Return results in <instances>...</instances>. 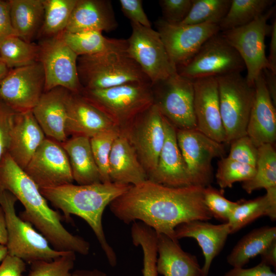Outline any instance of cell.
Returning <instances> with one entry per match:
<instances>
[{"instance_id":"cell-1","label":"cell","mask_w":276,"mask_h":276,"mask_svg":"<svg viewBox=\"0 0 276 276\" xmlns=\"http://www.w3.org/2000/svg\"><path fill=\"white\" fill-rule=\"evenodd\" d=\"M204 188L194 185L172 187L147 179L131 186L110 203L109 208L125 223L140 221L157 234L178 240L175 236L178 225L212 218L204 202Z\"/></svg>"},{"instance_id":"cell-2","label":"cell","mask_w":276,"mask_h":276,"mask_svg":"<svg viewBox=\"0 0 276 276\" xmlns=\"http://www.w3.org/2000/svg\"><path fill=\"white\" fill-rule=\"evenodd\" d=\"M0 191H8L15 196L25 208L19 217L34 226L55 250L89 254V243L63 226L62 216L49 206L37 185L8 153L0 162Z\"/></svg>"},{"instance_id":"cell-3","label":"cell","mask_w":276,"mask_h":276,"mask_svg":"<svg viewBox=\"0 0 276 276\" xmlns=\"http://www.w3.org/2000/svg\"><path fill=\"white\" fill-rule=\"evenodd\" d=\"M131 186L112 182L84 185L70 183L39 190L47 200L62 212L67 220L71 219V215H75L87 222L109 264L114 266L117 257L114 249L108 243L103 230V214L107 205Z\"/></svg>"},{"instance_id":"cell-4","label":"cell","mask_w":276,"mask_h":276,"mask_svg":"<svg viewBox=\"0 0 276 276\" xmlns=\"http://www.w3.org/2000/svg\"><path fill=\"white\" fill-rule=\"evenodd\" d=\"M77 66L79 81L84 89H105L133 83H151L126 50L80 56Z\"/></svg>"},{"instance_id":"cell-5","label":"cell","mask_w":276,"mask_h":276,"mask_svg":"<svg viewBox=\"0 0 276 276\" xmlns=\"http://www.w3.org/2000/svg\"><path fill=\"white\" fill-rule=\"evenodd\" d=\"M80 94L121 130L154 104L151 83H128L98 89L83 88Z\"/></svg>"},{"instance_id":"cell-6","label":"cell","mask_w":276,"mask_h":276,"mask_svg":"<svg viewBox=\"0 0 276 276\" xmlns=\"http://www.w3.org/2000/svg\"><path fill=\"white\" fill-rule=\"evenodd\" d=\"M17 199L8 191H0V206L5 217L8 255L31 263L39 260L51 261L67 252L53 248L45 238L33 226L17 216L15 209Z\"/></svg>"},{"instance_id":"cell-7","label":"cell","mask_w":276,"mask_h":276,"mask_svg":"<svg viewBox=\"0 0 276 276\" xmlns=\"http://www.w3.org/2000/svg\"><path fill=\"white\" fill-rule=\"evenodd\" d=\"M221 117L226 143L247 135L246 130L255 97V87L241 73L216 77Z\"/></svg>"},{"instance_id":"cell-8","label":"cell","mask_w":276,"mask_h":276,"mask_svg":"<svg viewBox=\"0 0 276 276\" xmlns=\"http://www.w3.org/2000/svg\"><path fill=\"white\" fill-rule=\"evenodd\" d=\"M154 104L178 129H197L194 109L193 80L177 72L151 84Z\"/></svg>"},{"instance_id":"cell-9","label":"cell","mask_w":276,"mask_h":276,"mask_svg":"<svg viewBox=\"0 0 276 276\" xmlns=\"http://www.w3.org/2000/svg\"><path fill=\"white\" fill-rule=\"evenodd\" d=\"M271 7L262 14L244 26L221 32L227 42L242 58L249 84L255 81L268 64L265 54V37L270 34L271 26L267 24L275 10Z\"/></svg>"},{"instance_id":"cell-10","label":"cell","mask_w":276,"mask_h":276,"mask_svg":"<svg viewBox=\"0 0 276 276\" xmlns=\"http://www.w3.org/2000/svg\"><path fill=\"white\" fill-rule=\"evenodd\" d=\"M245 68L238 53L219 32L207 40L187 63L176 70L180 75L194 80L241 73Z\"/></svg>"},{"instance_id":"cell-11","label":"cell","mask_w":276,"mask_h":276,"mask_svg":"<svg viewBox=\"0 0 276 276\" xmlns=\"http://www.w3.org/2000/svg\"><path fill=\"white\" fill-rule=\"evenodd\" d=\"M62 33L41 39L38 44V61L42 66L45 77L44 92L61 87L80 94L83 87L78 74V56L65 43Z\"/></svg>"},{"instance_id":"cell-12","label":"cell","mask_w":276,"mask_h":276,"mask_svg":"<svg viewBox=\"0 0 276 276\" xmlns=\"http://www.w3.org/2000/svg\"><path fill=\"white\" fill-rule=\"evenodd\" d=\"M131 22L132 33L126 52L139 64L151 84L177 72L157 31Z\"/></svg>"},{"instance_id":"cell-13","label":"cell","mask_w":276,"mask_h":276,"mask_svg":"<svg viewBox=\"0 0 276 276\" xmlns=\"http://www.w3.org/2000/svg\"><path fill=\"white\" fill-rule=\"evenodd\" d=\"M176 137L191 185L203 188L210 186L213 178L212 160L223 157L225 153L224 145L197 129H176Z\"/></svg>"},{"instance_id":"cell-14","label":"cell","mask_w":276,"mask_h":276,"mask_svg":"<svg viewBox=\"0 0 276 276\" xmlns=\"http://www.w3.org/2000/svg\"><path fill=\"white\" fill-rule=\"evenodd\" d=\"M41 63L10 69L0 83V99L16 113L32 111L44 92Z\"/></svg>"},{"instance_id":"cell-15","label":"cell","mask_w":276,"mask_h":276,"mask_svg":"<svg viewBox=\"0 0 276 276\" xmlns=\"http://www.w3.org/2000/svg\"><path fill=\"white\" fill-rule=\"evenodd\" d=\"M155 26L176 68L187 63L207 40L220 31L217 24H172L162 18L156 20Z\"/></svg>"},{"instance_id":"cell-16","label":"cell","mask_w":276,"mask_h":276,"mask_svg":"<svg viewBox=\"0 0 276 276\" xmlns=\"http://www.w3.org/2000/svg\"><path fill=\"white\" fill-rule=\"evenodd\" d=\"M121 130L126 134L134 147L148 179L156 167L164 143L163 116L153 104Z\"/></svg>"},{"instance_id":"cell-17","label":"cell","mask_w":276,"mask_h":276,"mask_svg":"<svg viewBox=\"0 0 276 276\" xmlns=\"http://www.w3.org/2000/svg\"><path fill=\"white\" fill-rule=\"evenodd\" d=\"M39 189L73 183L67 155L57 142L45 138L24 169Z\"/></svg>"},{"instance_id":"cell-18","label":"cell","mask_w":276,"mask_h":276,"mask_svg":"<svg viewBox=\"0 0 276 276\" xmlns=\"http://www.w3.org/2000/svg\"><path fill=\"white\" fill-rule=\"evenodd\" d=\"M194 109L197 128L219 143L226 139L220 110L218 81L211 77L193 80Z\"/></svg>"},{"instance_id":"cell-19","label":"cell","mask_w":276,"mask_h":276,"mask_svg":"<svg viewBox=\"0 0 276 276\" xmlns=\"http://www.w3.org/2000/svg\"><path fill=\"white\" fill-rule=\"evenodd\" d=\"M115 129L120 128L108 116L80 94L69 92L65 125L67 135L90 139L103 132Z\"/></svg>"},{"instance_id":"cell-20","label":"cell","mask_w":276,"mask_h":276,"mask_svg":"<svg viewBox=\"0 0 276 276\" xmlns=\"http://www.w3.org/2000/svg\"><path fill=\"white\" fill-rule=\"evenodd\" d=\"M165 141L154 171L148 180L164 186L181 187L192 185L179 148L176 128L163 116Z\"/></svg>"},{"instance_id":"cell-21","label":"cell","mask_w":276,"mask_h":276,"mask_svg":"<svg viewBox=\"0 0 276 276\" xmlns=\"http://www.w3.org/2000/svg\"><path fill=\"white\" fill-rule=\"evenodd\" d=\"M255 97L246 133L257 148L274 145L276 140V111L266 88L262 73L255 81Z\"/></svg>"},{"instance_id":"cell-22","label":"cell","mask_w":276,"mask_h":276,"mask_svg":"<svg viewBox=\"0 0 276 276\" xmlns=\"http://www.w3.org/2000/svg\"><path fill=\"white\" fill-rule=\"evenodd\" d=\"M69 92L61 87L44 92L32 110L45 135L60 144L67 140L65 125Z\"/></svg>"},{"instance_id":"cell-23","label":"cell","mask_w":276,"mask_h":276,"mask_svg":"<svg viewBox=\"0 0 276 276\" xmlns=\"http://www.w3.org/2000/svg\"><path fill=\"white\" fill-rule=\"evenodd\" d=\"M45 138L32 111L16 113L8 153L24 170Z\"/></svg>"},{"instance_id":"cell-24","label":"cell","mask_w":276,"mask_h":276,"mask_svg":"<svg viewBox=\"0 0 276 276\" xmlns=\"http://www.w3.org/2000/svg\"><path fill=\"white\" fill-rule=\"evenodd\" d=\"M230 234L228 223L214 224L204 221L194 220L182 223L175 229L176 239L193 238L198 242L204 256L202 276H208L211 264L223 248Z\"/></svg>"},{"instance_id":"cell-25","label":"cell","mask_w":276,"mask_h":276,"mask_svg":"<svg viewBox=\"0 0 276 276\" xmlns=\"http://www.w3.org/2000/svg\"><path fill=\"white\" fill-rule=\"evenodd\" d=\"M118 25L110 1L77 0L65 31L110 32Z\"/></svg>"},{"instance_id":"cell-26","label":"cell","mask_w":276,"mask_h":276,"mask_svg":"<svg viewBox=\"0 0 276 276\" xmlns=\"http://www.w3.org/2000/svg\"><path fill=\"white\" fill-rule=\"evenodd\" d=\"M109 174L111 181L117 183L134 186L148 179L134 147L121 130L112 146Z\"/></svg>"},{"instance_id":"cell-27","label":"cell","mask_w":276,"mask_h":276,"mask_svg":"<svg viewBox=\"0 0 276 276\" xmlns=\"http://www.w3.org/2000/svg\"><path fill=\"white\" fill-rule=\"evenodd\" d=\"M156 269L163 276H202L196 256L185 251L178 240L157 234Z\"/></svg>"},{"instance_id":"cell-28","label":"cell","mask_w":276,"mask_h":276,"mask_svg":"<svg viewBox=\"0 0 276 276\" xmlns=\"http://www.w3.org/2000/svg\"><path fill=\"white\" fill-rule=\"evenodd\" d=\"M61 145L67 155L74 180L80 185L101 182L89 138L72 136Z\"/></svg>"},{"instance_id":"cell-29","label":"cell","mask_w":276,"mask_h":276,"mask_svg":"<svg viewBox=\"0 0 276 276\" xmlns=\"http://www.w3.org/2000/svg\"><path fill=\"white\" fill-rule=\"evenodd\" d=\"M12 24L17 36L29 42L37 38L43 16V0H10Z\"/></svg>"},{"instance_id":"cell-30","label":"cell","mask_w":276,"mask_h":276,"mask_svg":"<svg viewBox=\"0 0 276 276\" xmlns=\"http://www.w3.org/2000/svg\"><path fill=\"white\" fill-rule=\"evenodd\" d=\"M266 193L255 199L238 201L228 222L230 234L242 229L257 218L265 216L276 219V187L266 190Z\"/></svg>"},{"instance_id":"cell-31","label":"cell","mask_w":276,"mask_h":276,"mask_svg":"<svg viewBox=\"0 0 276 276\" xmlns=\"http://www.w3.org/2000/svg\"><path fill=\"white\" fill-rule=\"evenodd\" d=\"M276 240L275 226L256 228L243 237L227 257L233 267H243L249 261L262 252Z\"/></svg>"},{"instance_id":"cell-32","label":"cell","mask_w":276,"mask_h":276,"mask_svg":"<svg viewBox=\"0 0 276 276\" xmlns=\"http://www.w3.org/2000/svg\"><path fill=\"white\" fill-rule=\"evenodd\" d=\"M62 36L65 43L78 56L126 50L128 47L127 39L107 38L99 31L70 33L64 31Z\"/></svg>"},{"instance_id":"cell-33","label":"cell","mask_w":276,"mask_h":276,"mask_svg":"<svg viewBox=\"0 0 276 276\" xmlns=\"http://www.w3.org/2000/svg\"><path fill=\"white\" fill-rule=\"evenodd\" d=\"M256 168L254 177L242 182V187L247 193L276 187V151L273 145L265 144L258 147Z\"/></svg>"},{"instance_id":"cell-34","label":"cell","mask_w":276,"mask_h":276,"mask_svg":"<svg viewBox=\"0 0 276 276\" xmlns=\"http://www.w3.org/2000/svg\"><path fill=\"white\" fill-rule=\"evenodd\" d=\"M274 0H231L229 9L219 24L222 32L247 25L264 13Z\"/></svg>"},{"instance_id":"cell-35","label":"cell","mask_w":276,"mask_h":276,"mask_svg":"<svg viewBox=\"0 0 276 276\" xmlns=\"http://www.w3.org/2000/svg\"><path fill=\"white\" fill-rule=\"evenodd\" d=\"M77 2V0H43V20L37 38H50L64 31Z\"/></svg>"},{"instance_id":"cell-36","label":"cell","mask_w":276,"mask_h":276,"mask_svg":"<svg viewBox=\"0 0 276 276\" xmlns=\"http://www.w3.org/2000/svg\"><path fill=\"white\" fill-rule=\"evenodd\" d=\"M38 44L25 41L17 36H10L0 43V61L12 69L38 61Z\"/></svg>"},{"instance_id":"cell-37","label":"cell","mask_w":276,"mask_h":276,"mask_svg":"<svg viewBox=\"0 0 276 276\" xmlns=\"http://www.w3.org/2000/svg\"><path fill=\"white\" fill-rule=\"evenodd\" d=\"M131 236L133 245L140 246L143 253V276H157V234L151 227L140 221L133 222Z\"/></svg>"},{"instance_id":"cell-38","label":"cell","mask_w":276,"mask_h":276,"mask_svg":"<svg viewBox=\"0 0 276 276\" xmlns=\"http://www.w3.org/2000/svg\"><path fill=\"white\" fill-rule=\"evenodd\" d=\"M231 0H192L190 11L180 24L219 25L226 15Z\"/></svg>"},{"instance_id":"cell-39","label":"cell","mask_w":276,"mask_h":276,"mask_svg":"<svg viewBox=\"0 0 276 276\" xmlns=\"http://www.w3.org/2000/svg\"><path fill=\"white\" fill-rule=\"evenodd\" d=\"M120 131V129H112L90 138L92 153L101 182H111L109 174V159L113 143Z\"/></svg>"},{"instance_id":"cell-40","label":"cell","mask_w":276,"mask_h":276,"mask_svg":"<svg viewBox=\"0 0 276 276\" xmlns=\"http://www.w3.org/2000/svg\"><path fill=\"white\" fill-rule=\"evenodd\" d=\"M256 167L227 157H222L218 163L216 178L221 189L232 188L236 182L248 180L255 175Z\"/></svg>"},{"instance_id":"cell-41","label":"cell","mask_w":276,"mask_h":276,"mask_svg":"<svg viewBox=\"0 0 276 276\" xmlns=\"http://www.w3.org/2000/svg\"><path fill=\"white\" fill-rule=\"evenodd\" d=\"M75 260V252H67L51 261L33 262L27 276H70Z\"/></svg>"},{"instance_id":"cell-42","label":"cell","mask_w":276,"mask_h":276,"mask_svg":"<svg viewBox=\"0 0 276 276\" xmlns=\"http://www.w3.org/2000/svg\"><path fill=\"white\" fill-rule=\"evenodd\" d=\"M204 204L213 217L223 223L228 222L229 216L238 205L226 199L221 191L209 186L203 189Z\"/></svg>"},{"instance_id":"cell-43","label":"cell","mask_w":276,"mask_h":276,"mask_svg":"<svg viewBox=\"0 0 276 276\" xmlns=\"http://www.w3.org/2000/svg\"><path fill=\"white\" fill-rule=\"evenodd\" d=\"M230 144L228 158L256 167L258 148L247 135L239 137Z\"/></svg>"},{"instance_id":"cell-44","label":"cell","mask_w":276,"mask_h":276,"mask_svg":"<svg viewBox=\"0 0 276 276\" xmlns=\"http://www.w3.org/2000/svg\"><path fill=\"white\" fill-rule=\"evenodd\" d=\"M159 4L163 15L162 18L170 24H178L189 14L192 0H160Z\"/></svg>"},{"instance_id":"cell-45","label":"cell","mask_w":276,"mask_h":276,"mask_svg":"<svg viewBox=\"0 0 276 276\" xmlns=\"http://www.w3.org/2000/svg\"><path fill=\"white\" fill-rule=\"evenodd\" d=\"M15 113L0 99V162L8 153Z\"/></svg>"},{"instance_id":"cell-46","label":"cell","mask_w":276,"mask_h":276,"mask_svg":"<svg viewBox=\"0 0 276 276\" xmlns=\"http://www.w3.org/2000/svg\"><path fill=\"white\" fill-rule=\"evenodd\" d=\"M121 10L130 22L151 27V22L144 12L141 0H120Z\"/></svg>"},{"instance_id":"cell-47","label":"cell","mask_w":276,"mask_h":276,"mask_svg":"<svg viewBox=\"0 0 276 276\" xmlns=\"http://www.w3.org/2000/svg\"><path fill=\"white\" fill-rule=\"evenodd\" d=\"M26 270V263L21 259L9 255L0 265V276H22Z\"/></svg>"},{"instance_id":"cell-48","label":"cell","mask_w":276,"mask_h":276,"mask_svg":"<svg viewBox=\"0 0 276 276\" xmlns=\"http://www.w3.org/2000/svg\"><path fill=\"white\" fill-rule=\"evenodd\" d=\"M12 36L16 35L12 24L9 2L0 0V43Z\"/></svg>"},{"instance_id":"cell-49","label":"cell","mask_w":276,"mask_h":276,"mask_svg":"<svg viewBox=\"0 0 276 276\" xmlns=\"http://www.w3.org/2000/svg\"><path fill=\"white\" fill-rule=\"evenodd\" d=\"M222 276H276L269 266L260 263L251 268L233 267Z\"/></svg>"},{"instance_id":"cell-50","label":"cell","mask_w":276,"mask_h":276,"mask_svg":"<svg viewBox=\"0 0 276 276\" xmlns=\"http://www.w3.org/2000/svg\"><path fill=\"white\" fill-rule=\"evenodd\" d=\"M270 41L269 55L267 57L270 71L276 74V20L274 19L271 25Z\"/></svg>"},{"instance_id":"cell-51","label":"cell","mask_w":276,"mask_h":276,"mask_svg":"<svg viewBox=\"0 0 276 276\" xmlns=\"http://www.w3.org/2000/svg\"><path fill=\"white\" fill-rule=\"evenodd\" d=\"M264 82L271 99L275 106L276 105V74L273 73L268 68H264L262 72Z\"/></svg>"},{"instance_id":"cell-52","label":"cell","mask_w":276,"mask_h":276,"mask_svg":"<svg viewBox=\"0 0 276 276\" xmlns=\"http://www.w3.org/2000/svg\"><path fill=\"white\" fill-rule=\"evenodd\" d=\"M261 263L276 267V240H274L260 255Z\"/></svg>"},{"instance_id":"cell-53","label":"cell","mask_w":276,"mask_h":276,"mask_svg":"<svg viewBox=\"0 0 276 276\" xmlns=\"http://www.w3.org/2000/svg\"><path fill=\"white\" fill-rule=\"evenodd\" d=\"M7 239L8 235L5 214L3 209L0 206V244L6 245Z\"/></svg>"},{"instance_id":"cell-54","label":"cell","mask_w":276,"mask_h":276,"mask_svg":"<svg viewBox=\"0 0 276 276\" xmlns=\"http://www.w3.org/2000/svg\"><path fill=\"white\" fill-rule=\"evenodd\" d=\"M70 276H107L106 273L100 270L82 269L71 272Z\"/></svg>"},{"instance_id":"cell-55","label":"cell","mask_w":276,"mask_h":276,"mask_svg":"<svg viewBox=\"0 0 276 276\" xmlns=\"http://www.w3.org/2000/svg\"><path fill=\"white\" fill-rule=\"evenodd\" d=\"M10 69L0 61V83L7 75Z\"/></svg>"},{"instance_id":"cell-56","label":"cell","mask_w":276,"mask_h":276,"mask_svg":"<svg viewBox=\"0 0 276 276\" xmlns=\"http://www.w3.org/2000/svg\"><path fill=\"white\" fill-rule=\"evenodd\" d=\"M7 255L8 250L7 246L4 245L0 244V263H2Z\"/></svg>"}]
</instances>
